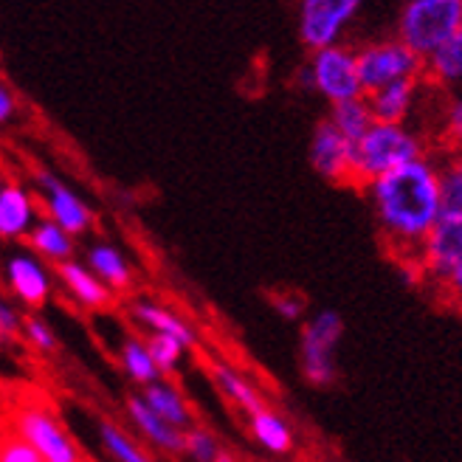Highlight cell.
Listing matches in <instances>:
<instances>
[{"instance_id": "cell-1", "label": "cell", "mask_w": 462, "mask_h": 462, "mask_svg": "<svg viewBox=\"0 0 462 462\" xmlns=\"http://www.w3.org/2000/svg\"><path fill=\"white\" fill-rule=\"evenodd\" d=\"M364 192L392 254L398 260L418 257L426 237L443 220L440 172L434 161L426 155L414 164L392 170L364 183Z\"/></svg>"}, {"instance_id": "cell-2", "label": "cell", "mask_w": 462, "mask_h": 462, "mask_svg": "<svg viewBox=\"0 0 462 462\" xmlns=\"http://www.w3.org/2000/svg\"><path fill=\"white\" fill-rule=\"evenodd\" d=\"M356 147V183L375 180L392 170H401L406 164L426 158V142L406 125H381L369 127Z\"/></svg>"}, {"instance_id": "cell-3", "label": "cell", "mask_w": 462, "mask_h": 462, "mask_svg": "<svg viewBox=\"0 0 462 462\" xmlns=\"http://www.w3.org/2000/svg\"><path fill=\"white\" fill-rule=\"evenodd\" d=\"M459 23L462 0H409L398 17V40L426 60L459 29Z\"/></svg>"}, {"instance_id": "cell-4", "label": "cell", "mask_w": 462, "mask_h": 462, "mask_svg": "<svg viewBox=\"0 0 462 462\" xmlns=\"http://www.w3.org/2000/svg\"><path fill=\"white\" fill-rule=\"evenodd\" d=\"M344 336V319L336 310H319L313 313L299 336V364L302 375L313 386H330L338 375L336 350Z\"/></svg>"}, {"instance_id": "cell-5", "label": "cell", "mask_w": 462, "mask_h": 462, "mask_svg": "<svg viewBox=\"0 0 462 462\" xmlns=\"http://www.w3.org/2000/svg\"><path fill=\"white\" fill-rule=\"evenodd\" d=\"M358 57V77L364 94H373L378 88L395 82H420L423 79V60L395 37L378 40L356 51Z\"/></svg>"}, {"instance_id": "cell-6", "label": "cell", "mask_w": 462, "mask_h": 462, "mask_svg": "<svg viewBox=\"0 0 462 462\" xmlns=\"http://www.w3.org/2000/svg\"><path fill=\"white\" fill-rule=\"evenodd\" d=\"M299 77H302V82L313 88L316 94L325 97L330 105H341V102L364 97L361 77H358V57L353 49H346V45H333V49L316 51Z\"/></svg>"}, {"instance_id": "cell-7", "label": "cell", "mask_w": 462, "mask_h": 462, "mask_svg": "<svg viewBox=\"0 0 462 462\" xmlns=\"http://www.w3.org/2000/svg\"><path fill=\"white\" fill-rule=\"evenodd\" d=\"M14 434L23 443H29L42 462H85L79 446L71 440V434L62 423L42 406H20L14 411Z\"/></svg>"}, {"instance_id": "cell-8", "label": "cell", "mask_w": 462, "mask_h": 462, "mask_svg": "<svg viewBox=\"0 0 462 462\" xmlns=\"http://www.w3.org/2000/svg\"><path fill=\"white\" fill-rule=\"evenodd\" d=\"M358 0H305L299 6V40L316 54L341 45L344 29L356 20Z\"/></svg>"}, {"instance_id": "cell-9", "label": "cell", "mask_w": 462, "mask_h": 462, "mask_svg": "<svg viewBox=\"0 0 462 462\" xmlns=\"http://www.w3.org/2000/svg\"><path fill=\"white\" fill-rule=\"evenodd\" d=\"M34 189L45 206V212H49V220H54L74 240L88 235L90 226H94V212L74 192L71 183H65L51 170H34Z\"/></svg>"}, {"instance_id": "cell-10", "label": "cell", "mask_w": 462, "mask_h": 462, "mask_svg": "<svg viewBox=\"0 0 462 462\" xmlns=\"http://www.w3.org/2000/svg\"><path fill=\"white\" fill-rule=\"evenodd\" d=\"M4 280L14 302L26 310H40L54 291V273L29 248L12 251L4 260Z\"/></svg>"}, {"instance_id": "cell-11", "label": "cell", "mask_w": 462, "mask_h": 462, "mask_svg": "<svg viewBox=\"0 0 462 462\" xmlns=\"http://www.w3.org/2000/svg\"><path fill=\"white\" fill-rule=\"evenodd\" d=\"M310 167L330 183L358 187L356 183V147L325 119L319 122L310 138Z\"/></svg>"}, {"instance_id": "cell-12", "label": "cell", "mask_w": 462, "mask_h": 462, "mask_svg": "<svg viewBox=\"0 0 462 462\" xmlns=\"http://www.w3.org/2000/svg\"><path fill=\"white\" fill-rule=\"evenodd\" d=\"M420 265L429 280L440 282L448 273L462 268V220L443 217L434 226V231L426 237V243L418 251Z\"/></svg>"}, {"instance_id": "cell-13", "label": "cell", "mask_w": 462, "mask_h": 462, "mask_svg": "<svg viewBox=\"0 0 462 462\" xmlns=\"http://www.w3.org/2000/svg\"><path fill=\"white\" fill-rule=\"evenodd\" d=\"M34 223H37L34 195L23 183H4V192H0V240L29 237Z\"/></svg>"}, {"instance_id": "cell-14", "label": "cell", "mask_w": 462, "mask_h": 462, "mask_svg": "<svg viewBox=\"0 0 462 462\" xmlns=\"http://www.w3.org/2000/svg\"><path fill=\"white\" fill-rule=\"evenodd\" d=\"M130 316L142 328L152 330L155 336H172V338H178L183 346H187V350H192V346L198 344V333H195V328L189 325L187 319L178 316L175 310H170L164 305L150 302V299H138V302H133Z\"/></svg>"}, {"instance_id": "cell-15", "label": "cell", "mask_w": 462, "mask_h": 462, "mask_svg": "<svg viewBox=\"0 0 462 462\" xmlns=\"http://www.w3.org/2000/svg\"><path fill=\"white\" fill-rule=\"evenodd\" d=\"M125 409H127L133 426L138 429V434H142L144 440H150L155 448L167 451V454H183V431H178L167 420H161L158 414L142 401L138 392L125 401Z\"/></svg>"}, {"instance_id": "cell-16", "label": "cell", "mask_w": 462, "mask_h": 462, "mask_svg": "<svg viewBox=\"0 0 462 462\" xmlns=\"http://www.w3.org/2000/svg\"><path fill=\"white\" fill-rule=\"evenodd\" d=\"M418 85L420 82H395L364 94L373 119L381 125H406L414 102H418Z\"/></svg>"}, {"instance_id": "cell-17", "label": "cell", "mask_w": 462, "mask_h": 462, "mask_svg": "<svg viewBox=\"0 0 462 462\" xmlns=\"http://www.w3.org/2000/svg\"><path fill=\"white\" fill-rule=\"evenodd\" d=\"M85 265L90 273L113 293V291H127L133 288V265L122 254V248H116L110 243H94L85 251Z\"/></svg>"}, {"instance_id": "cell-18", "label": "cell", "mask_w": 462, "mask_h": 462, "mask_svg": "<svg viewBox=\"0 0 462 462\" xmlns=\"http://www.w3.org/2000/svg\"><path fill=\"white\" fill-rule=\"evenodd\" d=\"M57 280L62 282V288L68 291V296H74L77 305H82L88 310H102V308L110 305V299H113V293L79 260L57 265Z\"/></svg>"}, {"instance_id": "cell-19", "label": "cell", "mask_w": 462, "mask_h": 462, "mask_svg": "<svg viewBox=\"0 0 462 462\" xmlns=\"http://www.w3.org/2000/svg\"><path fill=\"white\" fill-rule=\"evenodd\" d=\"M29 251L37 254V257L45 265H62V263H71L77 257V243L74 237L62 231L54 220L42 217L32 226L29 231Z\"/></svg>"}, {"instance_id": "cell-20", "label": "cell", "mask_w": 462, "mask_h": 462, "mask_svg": "<svg viewBox=\"0 0 462 462\" xmlns=\"http://www.w3.org/2000/svg\"><path fill=\"white\" fill-rule=\"evenodd\" d=\"M248 431L254 437V443L260 448H265L273 457H285L293 451V429L291 423L282 418L280 411L273 409H260L257 414L248 418Z\"/></svg>"}, {"instance_id": "cell-21", "label": "cell", "mask_w": 462, "mask_h": 462, "mask_svg": "<svg viewBox=\"0 0 462 462\" xmlns=\"http://www.w3.org/2000/svg\"><path fill=\"white\" fill-rule=\"evenodd\" d=\"M138 395H142V401L158 414L161 420H167L178 431L192 429V411H189L187 401H183V395L178 392V386H172L167 381H158V383L144 386Z\"/></svg>"}, {"instance_id": "cell-22", "label": "cell", "mask_w": 462, "mask_h": 462, "mask_svg": "<svg viewBox=\"0 0 462 462\" xmlns=\"http://www.w3.org/2000/svg\"><path fill=\"white\" fill-rule=\"evenodd\" d=\"M423 77L443 88L462 82V23L440 49L423 60Z\"/></svg>"}, {"instance_id": "cell-23", "label": "cell", "mask_w": 462, "mask_h": 462, "mask_svg": "<svg viewBox=\"0 0 462 462\" xmlns=\"http://www.w3.org/2000/svg\"><path fill=\"white\" fill-rule=\"evenodd\" d=\"M212 378L217 383V389L226 395V401L235 403L240 411H245L248 418L251 414H257L260 409H265V401L260 395V389L254 386L248 378H243L235 366H228V364H212Z\"/></svg>"}, {"instance_id": "cell-24", "label": "cell", "mask_w": 462, "mask_h": 462, "mask_svg": "<svg viewBox=\"0 0 462 462\" xmlns=\"http://www.w3.org/2000/svg\"><path fill=\"white\" fill-rule=\"evenodd\" d=\"M119 364L125 369V375L138 383V386H150V383H158L164 381V375L158 373V366L147 350V341L144 338H125L122 346H119Z\"/></svg>"}, {"instance_id": "cell-25", "label": "cell", "mask_w": 462, "mask_h": 462, "mask_svg": "<svg viewBox=\"0 0 462 462\" xmlns=\"http://www.w3.org/2000/svg\"><path fill=\"white\" fill-rule=\"evenodd\" d=\"M346 142H358V138L375 125L373 113H369L366 99H350V102H341V105H330V119H328Z\"/></svg>"}, {"instance_id": "cell-26", "label": "cell", "mask_w": 462, "mask_h": 462, "mask_svg": "<svg viewBox=\"0 0 462 462\" xmlns=\"http://www.w3.org/2000/svg\"><path fill=\"white\" fill-rule=\"evenodd\" d=\"M437 172H440L443 217L462 220V152H451L443 164H437Z\"/></svg>"}, {"instance_id": "cell-27", "label": "cell", "mask_w": 462, "mask_h": 462, "mask_svg": "<svg viewBox=\"0 0 462 462\" xmlns=\"http://www.w3.org/2000/svg\"><path fill=\"white\" fill-rule=\"evenodd\" d=\"M99 443L116 462H152L144 448H138L133 437L110 420H99Z\"/></svg>"}, {"instance_id": "cell-28", "label": "cell", "mask_w": 462, "mask_h": 462, "mask_svg": "<svg viewBox=\"0 0 462 462\" xmlns=\"http://www.w3.org/2000/svg\"><path fill=\"white\" fill-rule=\"evenodd\" d=\"M147 350H150V356H152V361H155L161 375H172L175 369L180 366L183 356H187V346H183L178 338H172V336H155V333L147 338Z\"/></svg>"}, {"instance_id": "cell-29", "label": "cell", "mask_w": 462, "mask_h": 462, "mask_svg": "<svg viewBox=\"0 0 462 462\" xmlns=\"http://www.w3.org/2000/svg\"><path fill=\"white\" fill-rule=\"evenodd\" d=\"M220 443L215 440L212 431H206L200 426H192L183 431V457L189 462H215L220 454Z\"/></svg>"}, {"instance_id": "cell-30", "label": "cell", "mask_w": 462, "mask_h": 462, "mask_svg": "<svg viewBox=\"0 0 462 462\" xmlns=\"http://www.w3.org/2000/svg\"><path fill=\"white\" fill-rule=\"evenodd\" d=\"M23 336H26V341L40 353H54L60 346L54 328L49 325V319H42L40 313H29L23 319Z\"/></svg>"}, {"instance_id": "cell-31", "label": "cell", "mask_w": 462, "mask_h": 462, "mask_svg": "<svg viewBox=\"0 0 462 462\" xmlns=\"http://www.w3.org/2000/svg\"><path fill=\"white\" fill-rule=\"evenodd\" d=\"M20 333H23V316L9 299L0 293V346L12 344Z\"/></svg>"}, {"instance_id": "cell-32", "label": "cell", "mask_w": 462, "mask_h": 462, "mask_svg": "<svg viewBox=\"0 0 462 462\" xmlns=\"http://www.w3.org/2000/svg\"><path fill=\"white\" fill-rule=\"evenodd\" d=\"M443 138L448 142L451 152H462V97L454 99L443 119Z\"/></svg>"}, {"instance_id": "cell-33", "label": "cell", "mask_w": 462, "mask_h": 462, "mask_svg": "<svg viewBox=\"0 0 462 462\" xmlns=\"http://www.w3.org/2000/svg\"><path fill=\"white\" fill-rule=\"evenodd\" d=\"M0 462H42V459L29 443H23L14 434V437H9V440L0 443Z\"/></svg>"}, {"instance_id": "cell-34", "label": "cell", "mask_w": 462, "mask_h": 462, "mask_svg": "<svg viewBox=\"0 0 462 462\" xmlns=\"http://www.w3.org/2000/svg\"><path fill=\"white\" fill-rule=\"evenodd\" d=\"M271 305H273V310L280 313L282 319H288V321H302L308 302L299 293H276L271 299Z\"/></svg>"}, {"instance_id": "cell-35", "label": "cell", "mask_w": 462, "mask_h": 462, "mask_svg": "<svg viewBox=\"0 0 462 462\" xmlns=\"http://www.w3.org/2000/svg\"><path fill=\"white\" fill-rule=\"evenodd\" d=\"M437 285H440V291H443V296L448 299V302L462 310V268L448 273L446 280H440Z\"/></svg>"}, {"instance_id": "cell-36", "label": "cell", "mask_w": 462, "mask_h": 462, "mask_svg": "<svg viewBox=\"0 0 462 462\" xmlns=\"http://www.w3.org/2000/svg\"><path fill=\"white\" fill-rule=\"evenodd\" d=\"M14 113H17V99L9 88L0 85V125H9L14 119Z\"/></svg>"}, {"instance_id": "cell-37", "label": "cell", "mask_w": 462, "mask_h": 462, "mask_svg": "<svg viewBox=\"0 0 462 462\" xmlns=\"http://www.w3.org/2000/svg\"><path fill=\"white\" fill-rule=\"evenodd\" d=\"M215 462H240V459H235V457H231V454H228V451H220V454H217V459H215Z\"/></svg>"}, {"instance_id": "cell-38", "label": "cell", "mask_w": 462, "mask_h": 462, "mask_svg": "<svg viewBox=\"0 0 462 462\" xmlns=\"http://www.w3.org/2000/svg\"><path fill=\"white\" fill-rule=\"evenodd\" d=\"M0 192H4V178H0Z\"/></svg>"}]
</instances>
